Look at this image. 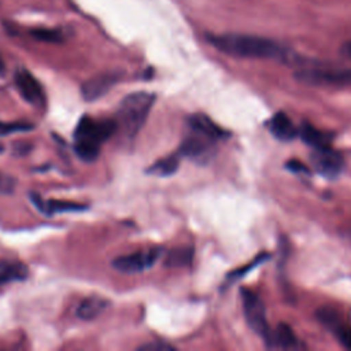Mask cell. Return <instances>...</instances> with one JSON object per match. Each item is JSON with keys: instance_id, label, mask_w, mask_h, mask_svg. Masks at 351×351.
<instances>
[{"instance_id": "603a6c76", "label": "cell", "mask_w": 351, "mask_h": 351, "mask_svg": "<svg viewBox=\"0 0 351 351\" xmlns=\"http://www.w3.org/2000/svg\"><path fill=\"white\" fill-rule=\"evenodd\" d=\"M140 351H174V347L165 341H152L138 347Z\"/></svg>"}, {"instance_id": "8992f818", "label": "cell", "mask_w": 351, "mask_h": 351, "mask_svg": "<svg viewBox=\"0 0 351 351\" xmlns=\"http://www.w3.org/2000/svg\"><path fill=\"white\" fill-rule=\"evenodd\" d=\"M162 250L160 248H151L147 251H138L129 255H122L115 258L111 265L115 270L125 273V274H136L143 273L151 269L156 261L160 258Z\"/></svg>"}, {"instance_id": "cb8c5ba5", "label": "cell", "mask_w": 351, "mask_h": 351, "mask_svg": "<svg viewBox=\"0 0 351 351\" xmlns=\"http://www.w3.org/2000/svg\"><path fill=\"white\" fill-rule=\"evenodd\" d=\"M265 259H267V255H261V256H258V258H256L254 262H251L248 266H244L243 269L233 271V273L229 276V278H232V280H237V278L243 277L245 273H248V271H250L251 269H254L256 265H261V262H263Z\"/></svg>"}, {"instance_id": "5b68a950", "label": "cell", "mask_w": 351, "mask_h": 351, "mask_svg": "<svg viewBox=\"0 0 351 351\" xmlns=\"http://www.w3.org/2000/svg\"><path fill=\"white\" fill-rule=\"evenodd\" d=\"M241 295V303H243V311L245 321L248 326L261 337L267 340L270 328L266 319V307L262 302V299L252 291L243 288L240 291Z\"/></svg>"}, {"instance_id": "6da1fadb", "label": "cell", "mask_w": 351, "mask_h": 351, "mask_svg": "<svg viewBox=\"0 0 351 351\" xmlns=\"http://www.w3.org/2000/svg\"><path fill=\"white\" fill-rule=\"evenodd\" d=\"M207 43L217 51L244 59H277L287 62L292 52L282 44L262 36L244 33H208Z\"/></svg>"}, {"instance_id": "9c48e42d", "label": "cell", "mask_w": 351, "mask_h": 351, "mask_svg": "<svg viewBox=\"0 0 351 351\" xmlns=\"http://www.w3.org/2000/svg\"><path fill=\"white\" fill-rule=\"evenodd\" d=\"M317 319L347 348H351V329L346 325L341 314L329 307H321L315 313Z\"/></svg>"}, {"instance_id": "484cf974", "label": "cell", "mask_w": 351, "mask_h": 351, "mask_svg": "<svg viewBox=\"0 0 351 351\" xmlns=\"http://www.w3.org/2000/svg\"><path fill=\"white\" fill-rule=\"evenodd\" d=\"M287 169H289L291 171H293V173H298V174H308V169L303 165V163H300L299 160H289V162H287Z\"/></svg>"}, {"instance_id": "f1b7e54d", "label": "cell", "mask_w": 351, "mask_h": 351, "mask_svg": "<svg viewBox=\"0 0 351 351\" xmlns=\"http://www.w3.org/2000/svg\"><path fill=\"white\" fill-rule=\"evenodd\" d=\"M3 149H4V148H3V145L0 144V152H3Z\"/></svg>"}, {"instance_id": "7402d4cb", "label": "cell", "mask_w": 351, "mask_h": 351, "mask_svg": "<svg viewBox=\"0 0 351 351\" xmlns=\"http://www.w3.org/2000/svg\"><path fill=\"white\" fill-rule=\"evenodd\" d=\"M33 129V125L25 122H0V136H7L16 132H29Z\"/></svg>"}, {"instance_id": "52a82bcc", "label": "cell", "mask_w": 351, "mask_h": 351, "mask_svg": "<svg viewBox=\"0 0 351 351\" xmlns=\"http://www.w3.org/2000/svg\"><path fill=\"white\" fill-rule=\"evenodd\" d=\"M217 141L202 134L196 130L189 129V134L182 140L180 145V156H186L188 159L204 163L207 162L215 149Z\"/></svg>"}, {"instance_id": "3957f363", "label": "cell", "mask_w": 351, "mask_h": 351, "mask_svg": "<svg viewBox=\"0 0 351 351\" xmlns=\"http://www.w3.org/2000/svg\"><path fill=\"white\" fill-rule=\"evenodd\" d=\"M291 64H296L295 78L307 85L315 86H348L351 85V67L329 66L314 60H303L293 56Z\"/></svg>"}, {"instance_id": "7c38bea8", "label": "cell", "mask_w": 351, "mask_h": 351, "mask_svg": "<svg viewBox=\"0 0 351 351\" xmlns=\"http://www.w3.org/2000/svg\"><path fill=\"white\" fill-rule=\"evenodd\" d=\"M30 200L34 206L44 214H59V213H74V211H84L86 210L85 204L74 203V202H64V200H44L37 193H30Z\"/></svg>"}, {"instance_id": "ffe728a7", "label": "cell", "mask_w": 351, "mask_h": 351, "mask_svg": "<svg viewBox=\"0 0 351 351\" xmlns=\"http://www.w3.org/2000/svg\"><path fill=\"white\" fill-rule=\"evenodd\" d=\"M178 166H180V155L173 154V155H169V156H165V158L156 160L147 171L154 176L167 177V176H171L173 173H176Z\"/></svg>"}, {"instance_id": "83f0119b", "label": "cell", "mask_w": 351, "mask_h": 351, "mask_svg": "<svg viewBox=\"0 0 351 351\" xmlns=\"http://www.w3.org/2000/svg\"><path fill=\"white\" fill-rule=\"evenodd\" d=\"M4 73H5V63H4L3 56H1V53H0V77H3Z\"/></svg>"}, {"instance_id": "30bf717a", "label": "cell", "mask_w": 351, "mask_h": 351, "mask_svg": "<svg viewBox=\"0 0 351 351\" xmlns=\"http://www.w3.org/2000/svg\"><path fill=\"white\" fill-rule=\"evenodd\" d=\"M119 80H121V73L118 71H106L89 78L81 86V93L84 100L95 101L103 97Z\"/></svg>"}, {"instance_id": "44dd1931", "label": "cell", "mask_w": 351, "mask_h": 351, "mask_svg": "<svg viewBox=\"0 0 351 351\" xmlns=\"http://www.w3.org/2000/svg\"><path fill=\"white\" fill-rule=\"evenodd\" d=\"M30 34L36 40L44 41V43H62L64 38L60 30H53V29H33Z\"/></svg>"}, {"instance_id": "ba28073f", "label": "cell", "mask_w": 351, "mask_h": 351, "mask_svg": "<svg viewBox=\"0 0 351 351\" xmlns=\"http://www.w3.org/2000/svg\"><path fill=\"white\" fill-rule=\"evenodd\" d=\"M310 160L314 170L328 178L337 177L344 167L343 156L329 145L313 148Z\"/></svg>"}, {"instance_id": "2e32d148", "label": "cell", "mask_w": 351, "mask_h": 351, "mask_svg": "<svg viewBox=\"0 0 351 351\" xmlns=\"http://www.w3.org/2000/svg\"><path fill=\"white\" fill-rule=\"evenodd\" d=\"M108 307V300L101 296H89L84 299L78 308L77 317L82 321H92L97 318Z\"/></svg>"}, {"instance_id": "d4e9b609", "label": "cell", "mask_w": 351, "mask_h": 351, "mask_svg": "<svg viewBox=\"0 0 351 351\" xmlns=\"http://www.w3.org/2000/svg\"><path fill=\"white\" fill-rule=\"evenodd\" d=\"M15 188V178L0 173V193H11Z\"/></svg>"}, {"instance_id": "277c9868", "label": "cell", "mask_w": 351, "mask_h": 351, "mask_svg": "<svg viewBox=\"0 0 351 351\" xmlns=\"http://www.w3.org/2000/svg\"><path fill=\"white\" fill-rule=\"evenodd\" d=\"M155 103V95L149 92H133L123 97L117 111V125L128 137H134L144 126Z\"/></svg>"}, {"instance_id": "d6986e66", "label": "cell", "mask_w": 351, "mask_h": 351, "mask_svg": "<svg viewBox=\"0 0 351 351\" xmlns=\"http://www.w3.org/2000/svg\"><path fill=\"white\" fill-rule=\"evenodd\" d=\"M193 259L192 247H177L170 250L165 258V266L169 267H185L189 266Z\"/></svg>"}, {"instance_id": "e0dca14e", "label": "cell", "mask_w": 351, "mask_h": 351, "mask_svg": "<svg viewBox=\"0 0 351 351\" xmlns=\"http://www.w3.org/2000/svg\"><path fill=\"white\" fill-rule=\"evenodd\" d=\"M29 269L25 263L16 261H0V285L22 281L27 278Z\"/></svg>"}, {"instance_id": "8fae6325", "label": "cell", "mask_w": 351, "mask_h": 351, "mask_svg": "<svg viewBox=\"0 0 351 351\" xmlns=\"http://www.w3.org/2000/svg\"><path fill=\"white\" fill-rule=\"evenodd\" d=\"M15 84L22 97L33 106H41L44 103V92L37 78L27 70L21 69L15 74Z\"/></svg>"}, {"instance_id": "ac0fdd59", "label": "cell", "mask_w": 351, "mask_h": 351, "mask_svg": "<svg viewBox=\"0 0 351 351\" xmlns=\"http://www.w3.org/2000/svg\"><path fill=\"white\" fill-rule=\"evenodd\" d=\"M298 134L300 136V138L307 144L311 145L313 148L317 147H322V145H329V141L332 138V134H328L322 130H318L317 128H314L313 125L304 122L300 129L298 130Z\"/></svg>"}, {"instance_id": "4316f807", "label": "cell", "mask_w": 351, "mask_h": 351, "mask_svg": "<svg viewBox=\"0 0 351 351\" xmlns=\"http://www.w3.org/2000/svg\"><path fill=\"white\" fill-rule=\"evenodd\" d=\"M340 52H341L343 56L351 59V41L344 43V44L341 45V48H340Z\"/></svg>"}, {"instance_id": "5bb4252c", "label": "cell", "mask_w": 351, "mask_h": 351, "mask_svg": "<svg viewBox=\"0 0 351 351\" xmlns=\"http://www.w3.org/2000/svg\"><path fill=\"white\" fill-rule=\"evenodd\" d=\"M188 126L192 130H196L202 134H206L207 137L219 141L228 136L226 130L219 128L217 123H214L208 117L203 114H193L188 118Z\"/></svg>"}, {"instance_id": "9a60e30c", "label": "cell", "mask_w": 351, "mask_h": 351, "mask_svg": "<svg viewBox=\"0 0 351 351\" xmlns=\"http://www.w3.org/2000/svg\"><path fill=\"white\" fill-rule=\"evenodd\" d=\"M267 347H274V348H298L300 347V343L298 337L295 336L293 330L291 326L287 324H278L277 328L270 333L266 340Z\"/></svg>"}, {"instance_id": "4fadbf2b", "label": "cell", "mask_w": 351, "mask_h": 351, "mask_svg": "<svg viewBox=\"0 0 351 351\" xmlns=\"http://www.w3.org/2000/svg\"><path fill=\"white\" fill-rule=\"evenodd\" d=\"M269 132L280 141H291L298 136V129L289 119V117L284 112L274 114L267 122Z\"/></svg>"}, {"instance_id": "7a4b0ae2", "label": "cell", "mask_w": 351, "mask_h": 351, "mask_svg": "<svg viewBox=\"0 0 351 351\" xmlns=\"http://www.w3.org/2000/svg\"><path fill=\"white\" fill-rule=\"evenodd\" d=\"M118 125L115 121H97L92 117H82L74 132V151L84 162H93L100 154V145L108 140Z\"/></svg>"}]
</instances>
